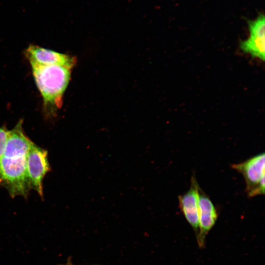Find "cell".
Segmentation results:
<instances>
[{
	"label": "cell",
	"instance_id": "1",
	"mask_svg": "<svg viewBox=\"0 0 265 265\" xmlns=\"http://www.w3.org/2000/svg\"><path fill=\"white\" fill-rule=\"evenodd\" d=\"M20 120L11 130L4 153L0 159V186L12 197L27 198L29 187L26 171V160L32 141L25 134Z\"/></svg>",
	"mask_w": 265,
	"mask_h": 265
},
{
	"label": "cell",
	"instance_id": "2",
	"mask_svg": "<svg viewBox=\"0 0 265 265\" xmlns=\"http://www.w3.org/2000/svg\"><path fill=\"white\" fill-rule=\"evenodd\" d=\"M37 86L48 113L60 107L62 97L70 78L72 67L59 64L30 62Z\"/></svg>",
	"mask_w": 265,
	"mask_h": 265
},
{
	"label": "cell",
	"instance_id": "3",
	"mask_svg": "<svg viewBox=\"0 0 265 265\" xmlns=\"http://www.w3.org/2000/svg\"><path fill=\"white\" fill-rule=\"evenodd\" d=\"M231 167L240 173L245 180L249 197L265 194V153L258 154L244 161L233 164Z\"/></svg>",
	"mask_w": 265,
	"mask_h": 265
},
{
	"label": "cell",
	"instance_id": "4",
	"mask_svg": "<svg viewBox=\"0 0 265 265\" xmlns=\"http://www.w3.org/2000/svg\"><path fill=\"white\" fill-rule=\"evenodd\" d=\"M51 170L47 150L31 142L27 156L26 171L30 189L43 198V180Z\"/></svg>",
	"mask_w": 265,
	"mask_h": 265
},
{
	"label": "cell",
	"instance_id": "5",
	"mask_svg": "<svg viewBox=\"0 0 265 265\" xmlns=\"http://www.w3.org/2000/svg\"><path fill=\"white\" fill-rule=\"evenodd\" d=\"M198 203L199 230L197 238L199 245L202 246L204 245L206 234L214 225L218 215L212 202L200 186Z\"/></svg>",
	"mask_w": 265,
	"mask_h": 265
},
{
	"label": "cell",
	"instance_id": "6",
	"mask_svg": "<svg viewBox=\"0 0 265 265\" xmlns=\"http://www.w3.org/2000/svg\"><path fill=\"white\" fill-rule=\"evenodd\" d=\"M199 186L195 175L191 178L189 189L178 197L179 207L186 219L193 229L199 233L198 188Z\"/></svg>",
	"mask_w": 265,
	"mask_h": 265
},
{
	"label": "cell",
	"instance_id": "7",
	"mask_svg": "<svg viewBox=\"0 0 265 265\" xmlns=\"http://www.w3.org/2000/svg\"><path fill=\"white\" fill-rule=\"evenodd\" d=\"M26 55L30 62L41 65L59 64L73 67V57L40 47L31 45L26 50Z\"/></svg>",
	"mask_w": 265,
	"mask_h": 265
},
{
	"label": "cell",
	"instance_id": "8",
	"mask_svg": "<svg viewBox=\"0 0 265 265\" xmlns=\"http://www.w3.org/2000/svg\"><path fill=\"white\" fill-rule=\"evenodd\" d=\"M265 37L250 35L246 40L240 42V49L245 53H249L253 58L265 60Z\"/></svg>",
	"mask_w": 265,
	"mask_h": 265
},
{
	"label": "cell",
	"instance_id": "9",
	"mask_svg": "<svg viewBox=\"0 0 265 265\" xmlns=\"http://www.w3.org/2000/svg\"><path fill=\"white\" fill-rule=\"evenodd\" d=\"M265 16L263 15H260L256 20L249 22L250 35L265 37Z\"/></svg>",
	"mask_w": 265,
	"mask_h": 265
},
{
	"label": "cell",
	"instance_id": "10",
	"mask_svg": "<svg viewBox=\"0 0 265 265\" xmlns=\"http://www.w3.org/2000/svg\"><path fill=\"white\" fill-rule=\"evenodd\" d=\"M9 131L5 127L0 128V159L5 149Z\"/></svg>",
	"mask_w": 265,
	"mask_h": 265
}]
</instances>
